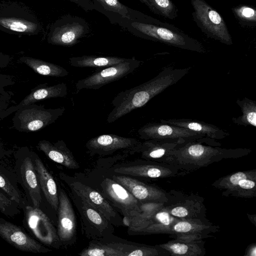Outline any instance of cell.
<instances>
[{"label": "cell", "instance_id": "40", "mask_svg": "<svg viewBox=\"0 0 256 256\" xmlns=\"http://www.w3.org/2000/svg\"><path fill=\"white\" fill-rule=\"evenodd\" d=\"M14 83L12 76L0 74V94L12 95V93L7 91L6 88L13 85Z\"/></svg>", "mask_w": 256, "mask_h": 256}, {"label": "cell", "instance_id": "33", "mask_svg": "<svg viewBox=\"0 0 256 256\" xmlns=\"http://www.w3.org/2000/svg\"><path fill=\"white\" fill-rule=\"evenodd\" d=\"M141 2L163 18L174 20L178 16V9L172 0H142Z\"/></svg>", "mask_w": 256, "mask_h": 256}, {"label": "cell", "instance_id": "35", "mask_svg": "<svg viewBox=\"0 0 256 256\" xmlns=\"http://www.w3.org/2000/svg\"><path fill=\"white\" fill-rule=\"evenodd\" d=\"M256 176L241 180L235 188L226 194L242 198H252L256 196Z\"/></svg>", "mask_w": 256, "mask_h": 256}, {"label": "cell", "instance_id": "20", "mask_svg": "<svg viewBox=\"0 0 256 256\" xmlns=\"http://www.w3.org/2000/svg\"><path fill=\"white\" fill-rule=\"evenodd\" d=\"M181 168L177 166L154 162L122 166L114 169L120 174L149 178H162L174 176Z\"/></svg>", "mask_w": 256, "mask_h": 256}, {"label": "cell", "instance_id": "38", "mask_svg": "<svg viewBox=\"0 0 256 256\" xmlns=\"http://www.w3.org/2000/svg\"><path fill=\"white\" fill-rule=\"evenodd\" d=\"M209 234L202 233H186L170 234V237L174 240L184 242H192L202 240L203 238L212 237Z\"/></svg>", "mask_w": 256, "mask_h": 256}, {"label": "cell", "instance_id": "23", "mask_svg": "<svg viewBox=\"0 0 256 256\" xmlns=\"http://www.w3.org/2000/svg\"><path fill=\"white\" fill-rule=\"evenodd\" d=\"M178 145L152 140H145L141 142L138 152L146 160L176 166L174 162L172 152Z\"/></svg>", "mask_w": 256, "mask_h": 256}, {"label": "cell", "instance_id": "34", "mask_svg": "<svg viewBox=\"0 0 256 256\" xmlns=\"http://www.w3.org/2000/svg\"><path fill=\"white\" fill-rule=\"evenodd\" d=\"M256 176V170L247 171H240L228 174L220 178L212 184V186L226 191L224 194L232 190L242 179Z\"/></svg>", "mask_w": 256, "mask_h": 256}, {"label": "cell", "instance_id": "9", "mask_svg": "<svg viewBox=\"0 0 256 256\" xmlns=\"http://www.w3.org/2000/svg\"><path fill=\"white\" fill-rule=\"evenodd\" d=\"M60 178L78 195L101 212L114 226H124L123 218L110 204L104 196L91 187L74 180L64 172L60 174Z\"/></svg>", "mask_w": 256, "mask_h": 256}, {"label": "cell", "instance_id": "12", "mask_svg": "<svg viewBox=\"0 0 256 256\" xmlns=\"http://www.w3.org/2000/svg\"><path fill=\"white\" fill-rule=\"evenodd\" d=\"M141 61L134 58L106 68L78 80L76 84L78 90L83 89L97 90L109 83L118 80L130 74L138 68Z\"/></svg>", "mask_w": 256, "mask_h": 256}, {"label": "cell", "instance_id": "32", "mask_svg": "<svg viewBox=\"0 0 256 256\" xmlns=\"http://www.w3.org/2000/svg\"><path fill=\"white\" fill-rule=\"evenodd\" d=\"M236 104L241 109L242 114L233 118V122L242 126L256 127V102L246 97L242 100H237Z\"/></svg>", "mask_w": 256, "mask_h": 256}, {"label": "cell", "instance_id": "29", "mask_svg": "<svg viewBox=\"0 0 256 256\" xmlns=\"http://www.w3.org/2000/svg\"><path fill=\"white\" fill-rule=\"evenodd\" d=\"M130 58L116 56H83L69 58L70 65L77 68H106L129 60Z\"/></svg>", "mask_w": 256, "mask_h": 256}, {"label": "cell", "instance_id": "3", "mask_svg": "<svg viewBox=\"0 0 256 256\" xmlns=\"http://www.w3.org/2000/svg\"><path fill=\"white\" fill-rule=\"evenodd\" d=\"M216 140L204 137L178 144L172 152L174 164L180 168L202 166L222 158H237L248 154L246 148L226 149Z\"/></svg>", "mask_w": 256, "mask_h": 256}, {"label": "cell", "instance_id": "1", "mask_svg": "<svg viewBox=\"0 0 256 256\" xmlns=\"http://www.w3.org/2000/svg\"><path fill=\"white\" fill-rule=\"evenodd\" d=\"M190 70V68H174L166 66L148 81L120 92L112 100L114 108L108 114L106 122H114L132 111L144 106L155 96L177 83Z\"/></svg>", "mask_w": 256, "mask_h": 256}, {"label": "cell", "instance_id": "16", "mask_svg": "<svg viewBox=\"0 0 256 256\" xmlns=\"http://www.w3.org/2000/svg\"><path fill=\"white\" fill-rule=\"evenodd\" d=\"M138 243L114 236L92 240L78 255L80 256H130Z\"/></svg>", "mask_w": 256, "mask_h": 256}, {"label": "cell", "instance_id": "8", "mask_svg": "<svg viewBox=\"0 0 256 256\" xmlns=\"http://www.w3.org/2000/svg\"><path fill=\"white\" fill-rule=\"evenodd\" d=\"M22 210L24 225L36 240L50 248L58 249L62 246L56 229L40 208L26 204Z\"/></svg>", "mask_w": 256, "mask_h": 256}, {"label": "cell", "instance_id": "44", "mask_svg": "<svg viewBox=\"0 0 256 256\" xmlns=\"http://www.w3.org/2000/svg\"><path fill=\"white\" fill-rule=\"evenodd\" d=\"M139 1H140V2H142V0H138Z\"/></svg>", "mask_w": 256, "mask_h": 256}, {"label": "cell", "instance_id": "5", "mask_svg": "<svg viewBox=\"0 0 256 256\" xmlns=\"http://www.w3.org/2000/svg\"><path fill=\"white\" fill-rule=\"evenodd\" d=\"M31 152L26 146L20 148L14 154V172L18 184L24 190L28 204L40 208L42 195Z\"/></svg>", "mask_w": 256, "mask_h": 256}, {"label": "cell", "instance_id": "37", "mask_svg": "<svg viewBox=\"0 0 256 256\" xmlns=\"http://www.w3.org/2000/svg\"><path fill=\"white\" fill-rule=\"evenodd\" d=\"M18 204L0 189V212L7 217H14L20 212Z\"/></svg>", "mask_w": 256, "mask_h": 256}, {"label": "cell", "instance_id": "21", "mask_svg": "<svg viewBox=\"0 0 256 256\" xmlns=\"http://www.w3.org/2000/svg\"><path fill=\"white\" fill-rule=\"evenodd\" d=\"M67 86L64 82L53 86H48L47 83L38 85L32 89L30 94L19 104L10 106L4 110L0 114V120L6 118L16 110L24 106L34 104L43 100L64 98L67 95Z\"/></svg>", "mask_w": 256, "mask_h": 256}, {"label": "cell", "instance_id": "13", "mask_svg": "<svg viewBox=\"0 0 256 256\" xmlns=\"http://www.w3.org/2000/svg\"><path fill=\"white\" fill-rule=\"evenodd\" d=\"M90 32V26L85 20L78 16L66 15L56 24L50 41L54 44L70 46Z\"/></svg>", "mask_w": 256, "mask_h": 256}, {"label": "cell", "instance_id": "26", "mask_svg": "<svg viewBox=\"0 0 256 256\" xmlns=\"http://www.w3.org/2000/svg\"><path fill=\"white\" fill-rule=\"evenodd\" d=\"M219 228L213 226L203 219L180 218L173 224L166 229L163 234H177L186 233H202L209 234L216 232Z\"/></svg>", "mask_w": 256, "mask_h": 256}, {"label": "cell", "instance_id": "17", "mask_svg": "<svg viewBox=\"0 0 256 256\" xmlns=\"http://www.w3.org/2000/svg\"><path fill=\"white\" fill-rule=\"evenodd\" d=\"M0 236L10 246L22 252L46 253L52 251L22 228L2 218H0Z\"/></svg>", "mask_w": 256, "mask_h": 256}, {"label": "cell", "instance_id": "30", "mask_svg": "<svg viewBox=\"0 0 256 256\" xmlns=\"http://www.w3.org/2000/svg\"><path fill=\"white\" fill-rule=\"evenodd\" d=\"M172 216L184 219H202L204 213V206L200 202L186 200L169 206H166Z\"/></svg>", "mask_w": 256, "mask_h": 256}, {"label": "cell", "instance_id": "15", "mask_svg": "<svg viewBox=\"0 0 256 256\" xmlns=\"http://www.w3.org/2000/svg\"><path fill=\"white\" fill-rule=\"evenodd\" d=\"M141 142L134 138L104 134L89 140L86 147L90 154L104 156L122 150L138 152Z\"/></svg>", "mask_w": 256, "mask_h": 256}, {"label": "cell", "instance_id": "7", "mask_svg": "<svg viewBox=\"0 0 256 256\" xmlns=\"http://www.w3.org/2000/svg\"><path fill=\"white\" fill-rule=\"evenodd\" d=\"M70 190V198L79 214L83 234L90 240L113 234L114 226L84 198Z\"/></svg>", "mask_w": 256, "mask_h": 256}, {"label": "cell", "instance_id": "4", "mask_svg": "<svg viewBox=\"0 0 256 256\" xmlns=\"http://www.w3.org/2000/svg\"><path fill=\"white\" fill-rule=\"evenodd\" d=\"M194 21L208 38L226 45L233 44L232 37L221 15L204 0H190Z\"/></svg>", "mask_w": 256, "mask_h": 256}, {"label": "cell", "instance_id": "31", "mask_svg": "<svg viewBox=\"0 0 256 256\" xmlns=\"http://www.w3.org/2000/svg\"><path fill=\"white\" fill-rule=\"evenodd\" d=\"M20 60L40 75L64 77L68 74V72L62 66L51 62L28 56L22 57Z\"/></svg>", "mask_w": 256, "mask_h": 256}, {"label": "cell", "instance_id": "19", "mask_svg": "<svg viewBox=\"0 0 256 256\" xmlns=\"http://www.w3.org/2000/svg\"><path fill=\"white\" fill-rule=\"evenodd\" d=\"M112 178L124 187L140 203L166 204L169 197L162 190L138 180L123 174L114 175Z\"/></svg>", "mask_w": 256, "mask_h": 256}, {"label": "cell", "instance_id": "41", "mask_svg": "<svg viewBox=\"0 0 256 256\" xmlns=\"http://www.w3.org/2000/svg\"><path fill=\"white\" fill-rule=\"evenodd\" d=\"M12 95H5L0 94V114L10 104L12 98Z\"/></svg>", "mask_w": 256, "mask_h": 256}, {"label": "cell", "instance_id": "14", "mask_svg": "<svg viewBox=\"0 0 256 256\" xmlns=\"http://www.w3.org/2000/svg\"><path fill=\"white\" fill-rule=\"evenodd\" d=\"M58 191L56 230L61 246L66 248L74 244L76 240V216L68 194L62 186L58 188Z\"/></svg>", "mask_w": 256, "mask_h": 256}, {"label": "cell", "instance_id": "18", "mask_svg": "<svg viewBox=\"0 0 256 256\" xmlns=\"http://www.w3.org/2000/svg\"><path fill=\"white\" fill-rule=\"evenodd\" d=\"M94 10L104 14L112 24L120 26L127 21L144 22L149 16L133 10L118 0H91Z\"/></svg>", "mask_w": 256, "mask_h": 256}, {"label": "cell", "instance_id": "28", "mask_svg": "<svg viewBox=\"0 0 256 256\" xmlns=\"http://www.w3.org/2000/svg\"><path fill=\"white\" fill-rule=\"evenodd\" d=\"M157 246L166 250L170 256H203L206 254L204 243L202 240L184 242L174 239Z\"/></svg>", "mask_w": 256, "mask_h": 256}, {"label": "cell", "instance_id": "6", "mask_svg": "<svg viewBox=\"0 0 256 256\" xmlns=\"http://www.w3.org/2000/svg\"><path fill=\"white\" fill-rule=\"evenodd\" d=\"M65 110L64 107L46 108L34 104L26 106L14 112L13 127L20 132H37L55 122Z\"/></svg>", "mask_w": 256, "mask_h": 256}, {"label": "cell", "instance_id": "11", "mask_svg": "<svg viewBox=\"0 0 256 256\" xmlns=\"http://www.w3.org/2000/svg\"><path fill=\"white\" fill-rule=\"evenodd\" d=\"M100 189L101 193L123 218H130L140 213V202L112 178L104 179L100 182Z\"/></svg>", "mask_w": 256, "mask_h": 256}, {"label": "cell", "instance_id": "39", "mask_svg": "<svg viewBox=\"0 0 256 256\" xmlns=\"http://www.w3.org/2000/svg\"><path fill=\"white\" fill-rule=\"evenodd\" d=\"M0 22L4 27L16 32H23L28 28L26 24L18 20L4 19L0 20Z\"/></svg>", "mask_w": 256, "mask_h": 256}, {"label": "cell", "instance_id": "27", "mask_svg": "<svg viewBox=\"0 0 256 256\" xmlns=\"http://www.w3.org/2000/svg\"><path fill=\"white\" fill-rule=\"evenodd\" d=\"M14 172H12L0 164V189L16 202L22 210L28 204L18 186Z\"/></svg>", "mask_w": 256, "mask_h": 256}, {"label": "cell", "instance_id": "43", "mask_svg": "<svg viewBox=\"0 0 256 256\" xmlns=\"http://www.w3.org/2000/svg\"><path fill=\"white\" fill-rule=\"evenodd\" d=\"M9 154V152L6 150L2 144L0 142V159L3 158Z\"/></svg>", "mask_w": 256, "mask_h": 256}, {"label": "cell", "instance_id": "42", "mask_svg": "<svg viewBox=\"0 0 256 256\" xmlns=\"http://www.w3.org/2000/svg\"><path fill=\"white\" fill-rule=\"evenodd\" d=\"M256 244H252L249 246L244 256H256Z\"/></svg>", "mask_w": 256, "mask_h": 256}, {"label": "cell", "instance_id": "2", "mask_svg": "<svg viewBox=\"0 0 256 256\" xmlns=\"http://www.w3.org/2000/svg\"><path fill=\"white\" fill-rule=\"evenodd\" d=\"M120 26L134 35L182 50L206 53L202 44L173 24L149 16L144 22L127 21Z\"/></svg>", "mask_w": 256, "mask_h": 256}, {"label": "cell", "instance_id": "25", "mask_svg": "<svg viewBox=\"0 0 256 256\" xmlns=\"http://www.w3.org/2000/svg\"><path fill=\"white\" fill-rule=\"evenodd\" d=\"M160 122L184 128L195 132L205 137L220 140L230 136V133L223 129L204 122L190 118L161 120Z\"/></svg>", "mask_w": 256, "mask_h": 256}, {"label": "cell", "instance_id": "36", "mask_svg": "<svg viewBox=\"0 0 256 256\" xmlns=\"http://www.w3.org/2000/svg\"><path fill=\"white\" fill-rule=\"evenodd\" d=\"M232 12L240 24L247 27L256 26V10L246 5H240L232 8Z\"/></svg>", "mask_w": 256, "mask_h": 256}, {"label": "cell", "instance_id": "10", "mask_svg": "<svg viewBox=\"0 0 256 256\" xmlns=\"http://www.w3.org/2000/svg\"><path fill=\"white\" fill-rule=\"evenodd\" d=\"M141 139L178 144L205 136L190 130L164 122L148 123L138 130Z\"/></svg>", "mask_w": 256, "mask_h": 256}, {"label": "cell", "instance_id": "22", "mask_svg": "<svg viewBox=\"0 0 256 256\" xmlns=\"http://www.w3.org/2000/svg\"><path fill=\"white\" fill-rule=\"evenodd\" d=\"M31 154L41 191L48 204L57 212L59 201L56 182L38 154L32 150Z\"/></svg>", "mask_w": 256, "mask_h": 256}, {"label": "cell", "instance_id": "24", "mask_svg": "<svg viewBox=\"0 0 256 256\" xmlns=\"http://www.w3.org/2000/svg\"><path fill=\"white\" fill-rule=\"evenodd\" d=\"M36 147L50 160L67 168L78 169L80 168L72 152L62 140L54 143L41 140Z\"/></svg>", "mask_w": 256, "mask_h": 256}]
</instances>
